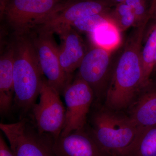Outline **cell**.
<instances>
[{"mask_svg":"<svg viewBox=\"0 0 156 156\" xmlns=\"http://www.w3.org/2000/svg\"><path fill=\"white\" fill-rule=\"evenodd\" d=\"M121 33L112 21H110L90 34L93 45L113 51L121 43Z\"/></svg>","mask_w":156,"mask_h":156,"instance_id":"16","label":"cell"},{"mask_svg":"<svg viewBox=\"0 0 156 156\" xmlns=\"http://www.w3.org/2000/svg\"><path fill=\"white\" fill-rule=\"evenodd\" d=\"M91 124L89 132L101 150L108 156H121L138 132L128 115L105 106L93 113Z\"/></svg>","mask_w":156,"mask_h":156,"instance_id":"3","label":"cell"},{"mask_svg":"<svg viewBox=\"0 0 156 156\" xmlns=\"http://www.w3.org/2000/svg\"><path fill=\"white\" fill-rule=\"evenodd\" d=\"M149 86L141 89L128 108V116L138 132L156 126V88H149Z\"/></svg>","mask_w":156,"mask_h":156,"instance_id":"13","label":"cell"},{"mask_svg":"<svg viewBox=\"0 0 156 156\" xmlns=\"http://www.w3.org/2000/svg\"><path fill=\"white\" fill-rule=\"evenodd\" d=\"M0 129L14 156H56L54 137L40 132L29 116L22 117L17 122L1 123Z\"/></svg>","mask_w":156,"mask_h":156,"instance_id":"4","label":"cell"},{"mask_svg":"<svg viewBox=\"0 0 156 156\" xmlns=\"http://www.w3.org/2000/svg\"><path fill=\"white\" fill-rule=\"evenodd\" d=\"M112 4L109 0H80L60 3L43 20L37 31L56 33L72 27L73 23L83 17L111 11Z\"/></svg>","mask_w":156,"mask_h":156,"instance_id":"7","label":"cell"},{"mask_svg":"<svg viewBox=\"0 0 156 156\" xmlns=\"http://www.w3.org/2000/svg\"><path fill=\"white\" fill-rule=\"evenodd\" d=\"M121 156H156V126L137 132Z\"/></svg>","mask_w":156,"mask_h":156,"instance_id":"15","label":"cell"},{"mask_svg":"<svg viewBox=\"0 0 156 156\" xmlns=\"http://www.w3.org/2000/svg\"><path fill=\"white\" fill-rule=\"evenodd\" d=\"M14 47L12 42L0 58V113L2 115L9 113L14 105Z\"/></svg>","mask_w":156,"mask_h":156,"instance_id":"14","label":"cell"},{"mask_svg":"<svg viewBox=\"0 0 156 156\" xmlns=\"http://www.w3.org/2000/svg\"><path fill=\"white\" fill-rule=\"evenodd\" d=\"M0 156H14L11 148L9 147L1 134L0 135Z\"/></svg>","mask_w":156,"mask_h":156,"instance_id":"21","label":"cell"},{"mask_svg":"<svg viewBox=\"0 0 156 156\" xmlns=\"http://www.w3.org/2000/svg\"><path fill=\"white\" fill-rule=\"evenodd\" d=\"M61 39V46L58 47V56L62 69L72 77L79 69L87 51L82 38L72 27L63 29L56 33Z\"/></svg>","mask_w":156,"mask_h":156,"instance_id":"12","label":"cell"},{"mask_svg":"<svg viewBox=\"0 0 156 156\" xmlns=\"http://www.w3.org/2000/svg\"><path fill=\"white\" fill-rule=\"evenodd\" d=\"M112 51L94 45L87 51L79 68L78 76L91 87L98 101L105 98L111 77Z\"/></svg>","mask_w":156,"mask_h":156,"instance_id":"9","label":"cell"},{"mask_svg":"<svg viewBox=\"0 0 156 156\" xmlns=\"http://www.w3.org/2000/svg\"><path fill=\"white\" fill-rule=\"evenodd\" d=\"M150 19L135 27L113 69L104 98L108 108L119 112L129 108L144 88L140 53Z\"/></svg>","mask_w":156,"mask_h":156,"instance_id":"1","label":"cell"},{"mask_svg":"<svg viewBox=\"0 0 156 156\" xmlns=\"http://www.w3.org/2000/svg\"><path fill=\"white\" fill-rule=\"evenodd\" d=\"M111 11L93 14L78 19L73 23L72 27L81 31L92 33L101 25L112 21Z\"/></svg>","mask_w":156,"mask_h":156,"instance_id":"19","label":"cell"},{"mask_svg":"<svg viewBox=\"0 0 156 156\" xmlns=\"http://www.w3.org/2000/svg\"><path fill=\"white\" fill-rule=\"evenodd\" d=\"M151 4L153 10V14H155L156 15V0H152Z\"/></svg>","mask_w":156,"mask_h":156,"instance_id":"22","label":"cell"},{"mask_svg":"<svg viewBox=\"0 0 156 156\" xmlns=\"http://www.w3.org/2000/svg\"><path fill=\"white\" fill-rule=\"evenodd\" d=\"M155 70H156V69Z\"/></svg>","mask_w":156,"mask_h":156,"instance_id":"25","label":"cell"},{"mask_svg":"<svg viewBox=\"0 0 156 156\" xmlns=\"http://www.w3.org/2000/svg\"><path fill=\"white\" fill-rule=\"evenodd\" d=\"M14 50V106L20 118L29 114L40 95L44 76L30 35L16 38Z\"/></svg>","mask_w":156,"mask_h":156,"instance_id":"2","label":"cell"},{"mask_svg":"<svg viewBox=\"0 0 156 156\" xmlns=\"http://www.w3.org/2000/svg\"><path fill=\"white\" fill-rule=\"evenodd\" d=\"M156 52V22L148 36L140 53L144 87L150 84V78L154 68Z\"/></svg>","mask_w":156,"mask_h":156,"instance_id":"17","label":"cell"},{"mask_svg":"<svg viewBox=\"0 0 156 156\" xmlns=\"http://www.w3.org/2000/svg\"><path fill=\"white\" fill-rule=\"evenodd\" d=\"M62 95L66 107L64 127L60 136H64L86 128L95 95L91 87L78 76L67 85Z\"/></svg>","mask_w":156,"mask_h":156,"instance_id":"8","label":"cell"},{"mask_svg":"<svg viewBox=\"0 0 156 156\" xmlns=\"http://www.w3.org/2000/svg\"><path fill=\"white\" fill-rule=\"evenodd\" d=\"M60 2H75V1H80V0H57Z\"/></svg>","mask_w":156,"mask_h":156,"instance_id":"23","label":"cell"},{"mask_svg":"<svg viewBox=\"0 0 156 156\" xmlns=\"http://www.w3.org/2000/svg\"><path fill=\"white\" fill-rule=\"evenodd\" d=\"M156 69V52L154 58V70H155Z\"/></svg>","mask_w":156,"mask_h":156,"instance_id":"24","label":"cell"},{"mask_svg":"<svg viewBox=\"0 0 156 156\" xmlns=\"http://www.w3.org/2000/svg\"><path fill=\"white\" fill-rule=\"evenodd\" d=\"M112 21L121 32L132 26H136V17L132 9L125 2L115 6L111 11Z\"/></svg>","mask_w":156,"mask_h":156,"instance_id":"18","label":"cell"},{"mask_svg":"<svg viewBox=\"0 0 156 156\" xmlns=\"http://www.w3.org/2000/svg\"><path fill=\"white\" fill-rule=\"evenodd\" d=\"M53 34L37 32L30 35L35 47L41 69L48 83L62 95L71 82L72 77L62 69L58 56V47L53 38Z\"/></svg>","mask_w":156,"mask_h":156,"instance_id":"10","label":"cell"},{"mask_svg":"<svg viewBox=\"0 0 156 156\" xmlns=\"http://www.w3.org/2000/svg\"><path fill=\"white\" fill-rule=\"evenodd\" d=\"M59 92L44 78L40 92V101L31 109L29 116L41 133L49 134L55 140L60 136L65 121L66 108Z\"/></svg>","mask_w":156,"mask_h":156,"instance_id":"6","label":"cell"},{"mask_svg":"<svg viewBox=\"0 0 156 156\" xmlns=\"http://www.w3.org/2000/svg\"><path fill=\"white\" fill-rule=\"evenodd\" d=\"M124 2L131 8L134 13L136 18V26L151 17L153 14L152 5L149 6L148 0H126Z\"/></svg>","mask_w":156,"mask_h":156,"instance_id":"20","label":"cell"},{"mask_svg":"<svg viewBox=\"0 0 156 156\" xmlns=\"http://www.w3.org/2000/svg\"><path fill=\"white\" fill-rule=\"evenodd\" d=\"M57 0H9L5 18L15 38L30 35L60 3Z\"/></svg>","mask_w":156,"mask_h":156,"instance_id":"5","label":"cell"},{"mask_svg":"<svg viewBox=\"0 0 156 156\" xmlns=\"http://www.w3.org/2000/svg\"><path fill=\"white\" fill-rule=\"evenodd\" d=\"M56 156H108L101 150L86 128L55 140Z\"/></svg>","mask_w":156,"mask_h":156,"instance_id":"11","label":"cell"}]
</instances>
